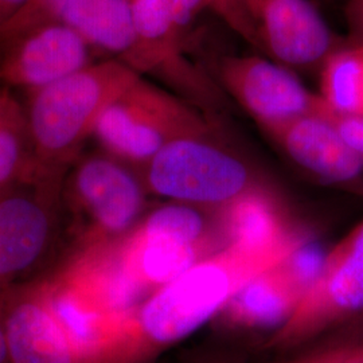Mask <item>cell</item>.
I'll return each instance as SVG.
<instances>
[{
	"mask_svg": "<svg viewBox=\"0 0 363 363\" xmlns=\"http://www.w3.org/2000/svg\"><path fill=\"white\" fill-rule=\"evenodd\" d=\"M310 240L271 247L226 245L162 286L130 313L118 363H145L213 322L234 295Z\"/></svg>",
	"mask_w": 363,
	"mask_h": 363,
	"instance_id": "6da1fadb",
	"label": "cell"
},
{
	"mask_svg": "<svg viewBox=\"0 0 363 363\" xmlns=\"http://www.w3.org/2000/svg\"><path fill=\"white\" fill-rule=\"evenodd\" d=\"M140 77L123 61L111 60L33 91L26 123L39 169L64 177L101 113Z\"/></svg>",
	"mask_w": 363,
	"mask_h": 363,
	"instance_id": "7a4b0ae2",
	"label": "cell"
},
{
	"mask_svg": "<svg viewBox=\"0 0 363 363\" xmlns=\"http://www.w3.org/2000/svg\"><path fill=\"white\" fill-rule=\"evenodd\" d=\"M139 174L148 194L211 213L271 186L247 159L217 140L214 132L167 144Z\"/></svg>",
	"mask_w": 363,
	"mask_h": 363,
	"instance_id": "3957f363",
	"label": "cell"
},
{
	"mask_svg": "<svg viewBox=\"0 0 363 363\" xmlns=\"http://www.w3.org/2000/svg\"><path fill=\"white\" fill-rule=\"evenodd\" d=\"M148 191L138 169L109 154L82 157L62 181L64 216L72 247L67 255L124 238L148 213Z\"/></svg>",
	"mask_w": 363,
	"mask_h": 363,
	"instance_id": "277c9868",
	"label": "cell"
},
{
	"mask_svg": "<svg viewBox=\"0 0 363 363\" xmlns=\"http://www.w3.org/2000/svg\"><path fill=\"white\" fill-rule=\"evenodd\" d=\"M210 132L203 111L140 77L101 113L93 136L106 154L139 171L167 144Z\"/></svg>",
	"mask_w": 363,
	"mask_h": 363,
	"instance_id": "5b68a950",
	"label": "cell"
},
{
	"mask_svg": "<svg viewBox=\"0 0 363 363\" xmlns=\"http://www.w3.org/2000/svg\"><path fill=\"white\" fill-rule=\"evenodd\" d=\"M363 315V220L325 253L320 272L298 308L267 339L277 352L301 351L335 337Z\"/></svg>",
	"mask_w": 363,
	"mask_h": 363,
	"instance_id": "8992f818",
	"label": "cell"
},
{
	"mask_svg": "<svg viewBox=\"0 0 363 363\" xmlns=\"http://www.w3.org/2000/svg\"><path fill=\"white\" fill-rule=\"evenodd\" d=\"M64 177L40 175L0 195V295L23 284L57 249Z\"/></svg>",
	"mask_w": 363,
	"mask_h": 363,
	"instance_id": "52a82bcc",
	"label": "cell"
},
{
	"mask_svg": "<svg viewBox=\"0 0 363 363\" xmlns=\"http://www.w3.org/2000/svg\"><path fill=\"white\" fill-rule=\"evenodd\" d=\"M138 48L130 66L139 74L160 70L182 97L206 112L220 101L216 88L182 57L186 31L208 0H130Z\"/></svg>",
	"mask_w": 363,
	"mask_h": 363,
	"instance_id": "ba28073f",
	"label": "cell"
},
{
	"mask_svg": "<svg viewBox=\"0 0 363 363\" xmlns=\"http://www.w3.org/2000/svg\"><path fill=\"white\" fill-rule=\"evenodd\" d=\"M325 253L310 240L242 286L213 320L222 330L269 331L286 325L318 277Z\"/></svg>",
	"mask_w": 363,
	"mask_h": 363,
	"instance_id": "9c48e42d",
	"label": "cell"
},
{
	"mask_svg": "<svg viewBox=\"0 0 363 363\" xmlns=\"http://www.w3.org/2000/svg\"><path fill=\"white\" fill-rule=\"evenodd\" d=\"M218 81L262 130L327 108L286 66L261 55L222 57Z\"/></svg>",
	"mask_w": 363,
	"mask_h": 363,
	"instance_id": "30bf717a",
	"label": "cell"
},
{
	"mask_svg": "<svg viewBox=\"0 0 363 363\" xmlns=\"http://www.w3.org/2000/svg\"><path fill=\"white\" fill-rule=\"evenodd\" d=\"M259 50L284 66H322L343 43L310 0H241Z\"/></svg>",
	"mask_w": 363,
	"mask_h": 363,
	"instance_id": "8fae6325",
	"label": "cell"
},
{
	"mask_svg": "<svg viewBox=\"0 0 363 363\" xmlns=\"http://www.w3.org/2000/svg\"><path fill=\"white\" fill-rule=\"evenodd\" d=\"M323 113L264 130L298 169L325 186L363 196V156L351 148Z\"/></svg>",
	"mask_w": 363,
	"mask_h": 363,
	"instance_id": "7c38bea8",
	"label": "cell"
},
{
	"mask_svg": "<svg viewBox=\"0 0 363 363\" xmlns=\"http://www.w3.org/2000/svg\"><path fill=\"white\" fill-rule=\"evenodd\" d=\"M89 46L60 21L39 25L13 46L0 67V77L33 91L43 89L91 65Z\"/></svg>",
	"mask_w": 363,
	"mask_h": 363,
	"instance_id": "4fadbf2b",
	"label": "cell"
},
{
	"mask_svg": "<svg viewBox=\"0 0 363 363\" xmlns=\"http://www.w3.org/2000/svg\"><path fill=\"white\" fill-rule=\"evenodd\" d=\"M9 363H78L46 303L39 279L3 295Z\"/></svg>",
	"mask_w": 363,
	"mask_h": 363,
	"instance_id": "5bb4252c",
	"label": "cell"
},
{
	"mask_svg": "<svg viewBox=\"0 0 363 363\" xmlns=\"http://www.w3.org/2000/svg\"><path fill=\"white\" fill-rule=\"evenodd\" d=\"M216 216L226 245L271 247L306 234L295 228L272 186L247 193Z\"/></svg>",
	"mask_w": 363,
	"mask_h": 363,
	"instance_id": "9a60e30c",
	"label": "cell"
},
{
	"mask_svg": "<svg viewBox=\"0 0 363 363\" xmlns=\"http://www.w3.org/2000/svg\"><path fill=\"white\" fill-rule=\"evenodd\" d=\"M57 21L130 66L138 48L130 0H45Z\"/></svg>",
	"mask_w": 363,
	"mask_h": 363,
	"instance_id": "2e32d148",
	"label": "cell"
},
{
	"mask_svg": "<svg viewBox=\"0 0 363 363\" xmlns=\"http://www.w3.org/2000/svg\"><path fill=\"white\" fill-rule=\"evenodd\" d=\"M337 115L363 116V45H343L320 66V94Z\"/></svg>",
	"mask_w": 363,
	"mask_h": 363,
	"instance_id": "e0dca14e",
	"label": "cell"
},
{
	"mask_svg": "<svg viewBox=\"0 0 363 363\" xmlns=\"http://www.w3.org/2000/svg\"><path fill=\"white\" fill-rule=\"evenodd\" d=\"M43 174L35 162L26 117L0 101V195Z\"/></svg>",
	"mask_w": 363,
	"mask_h": 363,
	"instance_id": "ac0fdd59",
	"label": "cell"
},
{
	"mask_svg": "<svg viewBox=\"0 0 363 363\" xmlns=\"http://www.w3.org/2000/svg\"><path fill=\"white\" fill-rule=\"evenodd\" d=\"M208 10L244 39L247 45L259 50V42L253 26L247 18L241 0H208Z\"/></svg>",
	"mask_w": 363,
	"mask_h": 363,
	"instance_id": "d6986e66",
	"label": "cell"
},
{
	"mask_svg": "<svg viewBox=\"0 0 363 363\" xmlns=\"http://www.w3.org/2000/svg\"><path fill=\"white\" fill-rule=\"evenodd\" d=\"M286 363H363V355L354 345H325L300 351Z\"/></svg>",
	"mask_w": 363,
	"mask_h": 363,
	"instance_id": "ffe728a7",
	"label": "cell"
},
{
	"mask_svg": "<svg viewBox=\"0 0 363 363\" xmlns=\"http://www.w3.org/2000/svg\"><path fill=\"white\" fill-rule=\"evenodd\" d=\"M184 363H247V357L233 347L205 346L193 351Z\"/></svg>",
	"mask_w": 363,
	"mask_h": 363,
	"instance_id": "44dd1931",
	"label": "cell"
},
{
	"mask_svg": "<svg viewBox=\"0 0 363 363\" xmlns=\"http://www.w3.org/2000/svg\"><path fill=\"white\" fill-rule=\"evenodd\" d=\"M327 116L351 148L363 156V116L337 115L330 108Z\"/></svg>",
	"mask_w": 363,
	"mask_h": 363,
	"instance_id": "7402d4cb",
	"label": "cell"
},
{
	"mask_svg": "<svg viewBox=\"0 0 363 363\" xmlns=\"http://www.w3.org/2000/svg\"><path fill=\"white\" fill-rule=\"evenodd\" d=\"M363 342V315L357 318L350 325H346L343 330H340L335 337L328 339L325 345H347V343H358Z\"/></svg>",
	"mask_w": 363,
	"mask_h": 363,
	"instance_id": "603a6c76",
	"label": "cell"
},
{
	"mask_svg": "<svg viewBox=\"0 0 363 363\" xmlns=\"http://www.w3.org/2000/svg\"><path fill=\"white\" fill-rule=\"evenodd\" d=\"M346 15L354 43L363 45V0H350Z\"/></svg>",
	"mask_w": 363,
	"mask_h": 363,
	"instance_id": "cb8c5ba5",
	"label": "cell"
},
{
	"mask_svg": "<svg viewBox=\"0 0 363 363\" xmlns=\"http://www.w3.org/2000/svg\"><path fill=\"white\" fill-rule=\"evenodd\" d=\"M30 0H0V21L11 16L18 10L23 9Z\"/></svg>",
	"mask_w": 363,
	"mask_h": 363,
	"instance_id": "d4e9b609",
	"label": "cell"
},
{
	"mask_svg": "<svg viewBox=\"0 0 363 363\" xmlns=\"http://www.w3.org/2000/svg\"><path fill=\"white\" fill-rule=\"evenodd\" d=\"M347 345H354L358 350H359V352L362 354L363 355V342H358V343H347Z\"/></svg>",
	"mask_w": 363,
	"mask_h": 363,
	"instance_id": "484cf974",
	"label": "cell"
}]
</instances>
